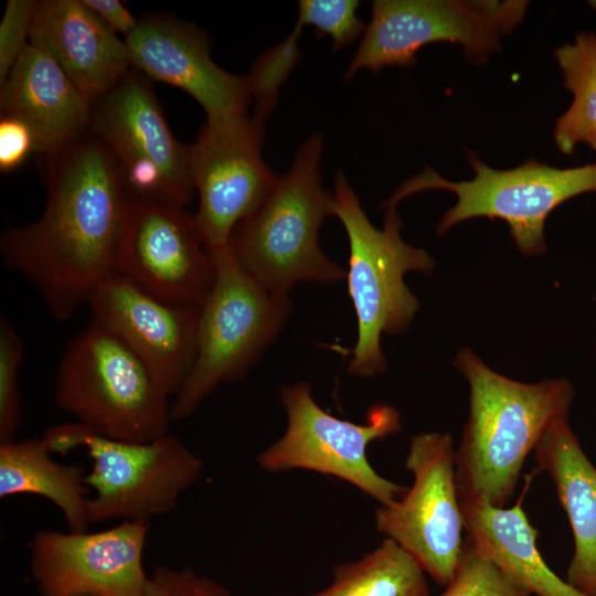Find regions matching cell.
I'll return each mask as SVG.
<instances>
[{
  "instance_id": "1",
  "label": "cell",
  "mask_w": 596,
  "mask_h": 596,
  "mask_svg": "<svg viewBox=\"0 0 596 596\" xmlns=\"http://www.w3.org/2000/svg\"><path fill=\"white\" fill-rule=\"evenodd\" d=\"M43 162L44 210L38 220L6 230L0 253L63 321L115 272L128 194L111 156L89 130Z\"/></svg>"
},
{
  "instance_id": "2",
  "label": "cell",
  "mask_w": 596,
  "mask_h": 596,
  "mask_svg": "<svg viewBox=\"0 0 596 596\" xmlns=\"http://www.w3.org/2000/svg\"><path fill=\"white\" fill-rule=\"evenodd\" d=\"M470 387L469 415L456 450L460 501L505 507L529 454L549 428L567 417L575 391L567 379L511 380L469 349L455 359Z\"/></svg>"
},
{
  "instance_id": "3",
  "label": "cell",
  "mask_w": 596,
  "mask_h": 596,
  "mask_svg": "<svg viewBox=\"0 0 596 596\" xmlns=\"http://www.w3.org/2000/svg\"><path fill=\"white\" fill-rule=\"evenodd\" d=\"M323 140L309 137L289 171L235 228L231 248L243 267L273 294L289 298L299 283H336L347 270L319 245V230L333 215L332 193L321 184Z\"/></svg>"
},
{
  "instance_id": "4",
  "label": "cell",
  "mask_w": 596,
  "mask_h": 596,
  "mask_svg": "<svg viewBox=\"0 0 596 596\" xmlns=\"http://www.w3.org/2000/svg\"><path fill=\"white\" fill-rule=\"evenodd\" d=\"M332 212L349 240L345 277L358 324L348 371L371 377L387 369L381 348L382 334L405 332L419 308L417 298L404 281L405 274H429L435 262L425 249L403 241L396 207L386 209L382 228L375 227L342 172L334 180Z\"/></svg>"
},
{
  "instance_id": "5",
  "label": "cell",
  "mask_w": 596,
  "mask_h": 596,
  "mask_svg": "<svg viewBox=\"0 0 596 596\" xmlns=\"http://www.w3.org/2000/svg\"><path fill=\"white\" fill-rule=\"evenodd\" d=\"M169 398L141 358L93 320L57 366L56 407L108 438L150 441L168 434Z\"/></svg>"
},
{
  "instance_id": "6",
  "label": "cell",
  "mask_w": 596,
  "mask_h": 596,
  "mask_svg": "<svg viewBox=\"0 0 596 596\" xmlns=\"http://www.w3.org/2000/svg\"><path fill=\"white\" fill-rule=\"evenodd\" d=\"M209 254L214 280L200 306L195 359L171 403V422L190 417L220 384L245 377L292 308L243 267L231 244Z\"/></svg>"
},
{
  "instance_id": "7",
  "label": "cell",
  "mask_w": 596,
  "mask_h": 596,
  "mask_svg": "<svg viewBox=\"0 0 596 596\" xmlns=\"http://www.w3.org/2000/svg\"><path fill=\"white\" fill-rule=\"evenodd\" d=\"M51 453L86 449L93 460L85 476L89 521H148L175 509L182 492L203 470V462L179 438L166 434L150 441L108 438L84 425L64 423L43 435Z\"/></svg>"
},
{
  "instance_id": "8",
  "label": "cell",
  "mask_w": 596,
  "mask_h": 596,
  "mask_svg": "<svg viewBox=\"0 0 596 596\" xmlns=\"http://www.w3.org/2000/svg\"><path fill=\"white\" fill-rule=\"evenodd\" d=\"M475 177L450 181L430 167L402 182L384 201V209L396 207L405 198L427 190H446L457 196L456 204L441 217L437 233L473 217L500 219L508 223L510 235L526 256L546 251L544 225L550 213L563 202L583 193L596 192V162L560 169L528 160L513 169L489 167L468 152Z\"/></svg>"
},
{
  "instance_id": "9",
  "label": "cell",
  "mask_w": 596,
  "mask_h": 596,
  "mask_svg": "<svg viewBox=\"0 0 596 596\" xmlns=\"http://www.w3.org/2000/svg\"><path fill=\"white\" fill-rule=\"evenodd\" d=\"M528 1L497 0H376L371 21L344 78L365 68L409 67L425 45H461L466 57L485 64L500 49V40L523 19Z\"/></svg>"
},
{
  "instance_id": "10",
  "label": "cell",
  "mask_w": 596,
  "mask_h": 596,
  "mask_svg": "<svg viewBox=\"0 0 596 596\" xmlns=\"http://www.w3.org/2000/svg\"><path fill=\"white\" fill-rule=\"evenodd\" d=\"M279 398L287 426L281 437L257 456L262 469H304L336 477L381 505L392 503L407 490L380 475L368 458L371 443L401 429L395 407L375 404L363 423L342 419L319 406L308 382L283 386Z\"/></svg>"
},
{
  "instance_id": "11",
  "label": "cell",
  "mask_w": 596,
  "mask_h": 596,
  "mask_svg": "<svg viewBox=\"0 0 596 596\" xmlns=\"http://www.w3.org/2000/svg\"><path fill=\"white\" fill-rule=\"evenodd\" d=\"M88 130L111 156L128 196L184 207L192 200L190 145L173 136L146 75L131 67L93 100Z\"/></svg>"
},
{
  "instance_id": "12",
  "label": "cell",
  "mask_w": 596,
  "mask_h": 596,
  "mask_svg": "<svg viewBox=\"0 0 596 596\" xmlns=\"http://www.w3.org/2000/svg\"><path fill=\"white\" fill-rule=\"evenodd\" d=\"M405 468L413 485L375 512V526L446 587L459 564L465 530L456 480V450L448 433L414 436Z\"/></svg>"
},
{
  "instance_id": "13",
  "label": "cell",
  "mask_w": 596,
  "mask_h": 596,
  "mask_svg": "<svg viewBox=\"0 0 596 596\" xmlns=\"http://www.w3.org/2000/svg\"><path fill=\"white\" fill-rule=\"evenodd\" d=\"M263 139L264 120L241 114L206 117L190 145V173L199 194L194 217L209 253L231 244L237 225L277 181L263 160Z\"/></svg>"
},
{
  "instance_id": "14",
  "label": "cell",
  "mask_w": 596,
  "mask_h": 596,
  "mask_svg": "<svg viewBox=\"0 0 596 596\" xmlns=\"http://www.w3.org/2000/svg\"><path fill=\"white\" fill-rule=\"evenodd\" d=\"M115 272L161 300L196 307L214 280L194 215L184 206L130 196Z\"/></svg>"
},
{
  "instance_id": "15",
  "label": "cell",
  "mask_w": 596,
  "mask_h": 596,
  "mask_svg": "<svg viewBox=\"0 0 596 596\" xmlns=\"http://www.w3.org/2000/svg\"><path fill=\"white\" fill-rule=\"evenodd\" d=\"M148 521H120L96 532L39 530L30 575L42 596H147Z\"/></svg>"
},
{
  "instance_id": "16",
  "label": "cell",
  "mask_w": 596,
  "mask_h": 596,
  "mask_svg": "<svg viewBox=\"0 0 596 596\" xmlns=\"http://www.w3.org/2000/svg\"><path fill=\"white\" fill-rule=\"evenodd\" d=\"M91 320L124 341L174 397L196 353L200 307L161 300L114 272L92 291Z\"/></svg>"
},
{
  "instance_id": "17",
  "label": "cell",
  "mask_w": 596,
  "mask_h": 596,
  "mask_svg": "<svg viewBox=\"0 0 596 596\" xmlns=\"http://www.w3.org/2000/svg\"><path fill=\"white\" fill-rule=\"evenodd\" d=\"M124 41L134 68L151 81L181 88L206 117L247 114L252 98L247 76L221 68L211 57L207 34L194 24L150 14L138 20Z\"/></svg>"
},
{
  "instance_id": "18",
  "label": "cell",
  "mask_w": 596,
  "mask_h": 596,
  "mask_svg": "<svg viewBox=\"0 0 596 596\" xmlns=\"http://www.w3.org/2000/svg\"><path fill=\"white\" fill-rule=\"evenodd\" d=\"M30 43L46 53L91 103L132 67L125 41L82 0L35 1Z\"/></svg>"
},
{
  "instance_id": "19",
  "label": "cell",
  "mask_w": 596,
  "mask_h": 596,
  "mask_svg": "<svg viewBox=\"0 0 596 596\" xmlns=\"http://www.w3.org/2000/svg\"><path fill=\"white\" fill-rule=\"evenodd\" d=\"M1 114L25 123L36 141V153L50 155L89 128L92 103L61 67L29 43L0 85Z\"/></svg>"
},
{
  "instance_id": "20",
  "label": "cell",
  "mask_w": 596,
  "mask_h": 596,
  "mask_svg": "<svg viewBox=\"0 0 596 596\" xmlns=\"http://www.w3.org/2000/svg\"><path fill=\"white\" fill-rule=\"evenodd\" d=\"M534 458L538 469L550 475L572 528L574 553L566 581L596 596V467L567 417L549 428L534 449Z\"/></svg>"
},
{
  "instance_id": "21",
  "label": "cell",
  "mask_w": 596,
  "mask_h": 596,
  "mask_svg": "<svg viewBox=\"0 0 596 596\" xmlns=\"http://www.w3.org/2000/svg\"><path fill=\"white\" fill-rule=\"evenodd\" d=\"M524 493L511 508L460 501L468 538L531 596H589L563 581L543 560L536 544L538 531L523 510Z\"/></svg>"
},
{
  "instance_id": "22",
  "label": "cell",
  "mask_w": 596,
  "mask_h": 596,
  "mask_svg": "<svg viewBox=\"0 0 596 596\" xmlns=\"http://www.w3.org/2000/svg\"><path fill=\"white\" fill-rule=\"evenodd\" d=\"M51 454L43 437L0 443V497H43L61 510L71 531H86L91 524L86 475Z\"/></svg>"
},
{
  "instance_id": "23",
  "label": "cell",
  "mask_w": 596,
  "mask_h": 596,
  "mask_svg": "<svg viewBox=\"0 0 596 596\" xmlns=\"http://www.w3.org/2000/svg\"><path fill=\"white\" fill-rule=\"evenodd\" d=\"M425 574L409 553L385 538L360 560L338 564L331 583L307 596H429Z\"/></svg>"
},
{
  "instance_id": "24",
  "label": "cell",
  "mask_w": 596,
  "mask_h": 596,
  "mask_svg": "<svg viewBox=\"0 0 596 596\" xmlns=\"http://www.w3.org/2000/svg\"><path fill=\"white\" fill-rule=\"evenodd\" d=\"M554 54L564 86L573 94L571 106L555 123L554 141L566 156L579 142L596 150V35L582 32L574 43L558 46Z\"/></svg>"
},
{
  "instance_id": "25",
  "label": "cell",
  "mask_w": 596,
  "mask_h": 596,
  "mask_svg": "<svg viewBox=\"0 0 596 596\" xmlns=\"http://www.w3.org/2000/svg\"><path fill=\"white\" fill-rule=\"evenodd\" d=\"M438 596H531L467 536L455 575Z\"/></svg>"
},
{
  "instance_id": "26",
  "label": "cell",
  "mask_w": 596,
  "mask_h": 596,
  "mask_svg": "<svg viewBox=\"0 0 596 596\" xmlns=\"http://www.w3.org/2000/svg\"><path fill=\"white\" fill-rule=\"evenodd\" d=\"M24 341L11 321L0 316V443L15 439L22 421L18 385Z\"/></svg>"
},
{
  "instance_id": "27",
  "label": "cell",
  "mask_w": 596,
  "mask_h": 596,
  "mask_svg": "<svg viewBox=\"0 0 596 596\" xmlns=\"http://www.w3.org/2000/svg\"><path fill=\"white\" fill-rule=\"evenodd\" d=\"M302 24L296 21L290 35L257 60L247 76L252 97L256 102L255 116L265 120L273 110L278 89L299 58L297 42Z\"/></svg>"
},
{
  "instance_id": "28",
  "label": "cell",
  "mask_w": 596,
  "mask_h": 596,
  "mask_svg": "<svg viewBox=\"0 0 596 596\" xmlns=\"http://www.w3.org/2000/svg\"><path fill=\"white\" fill-rule=\"evenodd\" d=\"M356 0H300L297 21L311 25L319 36L327 35L334 51L353 43L366 25L356 15Z\"/></svg>"
},
{
  "instance_id": "29",
  "label": "cell",
  "mask_w": 596,
  "mask_h": 596,
  "mask_svg": "<svg viewBox=\"0 0 596 596\" xmlns=\"http://www.w3.org/2000/svg\"><path fill=\"white\" fill-rule=\"evenodd\" d=\"M34 0H8L0 21V85L30 43Z\"/></svg>"
},
{
  "instance_id": "30",
  "label": "cell",
  "mask_w": 596,
  "mask_h": 596,
  "mask_svg": "<svg viewBox=\"0 0 596 596\" xmlns=\"http://www.w3.org/2000/svg\"><path fill=\"white\" fill-rule=\"evenodd\" d=\"M147 596H231L217 581L192 568L158 566L148 577Z\"/></svg>"
},
{
  "instance_id": "31",
  "label": "cell",
  "mask_w": 596,
  "mask_h": 596,
  "mask_svg": "<svg viewBox=\"0 0 596 596\" xmlns=\"http://www.w3.org/2000/svg\"><path fill=\"white\" fill-rule=\"evenodd\" d=\"M36 153L35 137L21 119L1 114L0 171L9 173L20 168L31 153Z\"/></svg>"
},
{
  "instance_id": "32",
  "label": "cell",
  "mask_w": 596,
  "mask_h": 596,
  "mask_svg": "<svg viewBox=\"0 0 596 596\" xmlns=\"http://www.w3.org/2000/svg\"><path fill=\"white\" fill-rule=\"evenodd\" d=\"M113 32L124 38L129 35L138 20L119 0H82Z\"/></svg>"
},
{
  "instance_id": "33",
  "label": "cell",
  "mask_w": 596,
  "mask_h": 596,
  "mask_svg": "<svg viewBox=\"0 0 596 596\" xmlns=\"http://www.w3.org/2000/svg\"><path fill=\"white\" fill-rule=\"evenodd\" d=\"M588 4L596 11V0L588 1Z\"/></svg>"
},
{
  "instance_id": "34",
  "label": "cell",
  "mask_w": 596,
  "mask_h": 596,
  "mask_svg": "<svg viewBox=\"0 0 596 596\" xmlns=\"http://www.w3.org/2000/svg\"><path fill=\"white\" fill-rule=\"evenodd\" d=\"M81 596H89V595H81Z\"/></svg>"
}]
</instances>
